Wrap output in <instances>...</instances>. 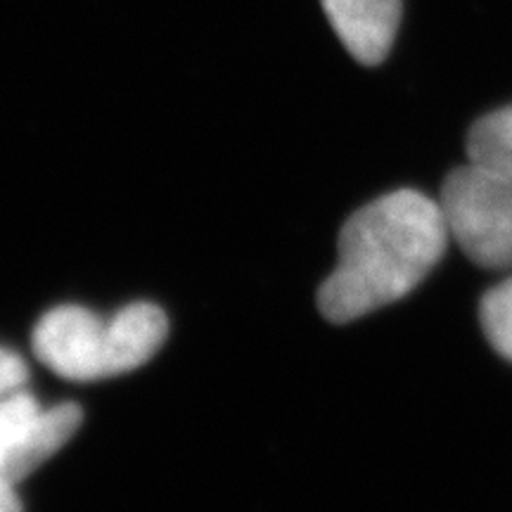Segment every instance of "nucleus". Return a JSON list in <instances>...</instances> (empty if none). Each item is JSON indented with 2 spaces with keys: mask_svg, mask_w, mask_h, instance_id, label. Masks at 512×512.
Listing matches in <instances>:
<instances>
[{
  "mask_svg": "<svg viewBox=\"0 0 512 512\" xmlns=\"http://www.w3.org/2000/svg\"><path fill=\"white\" fill-rule=\"evenodd\" d=\"M29 368L24 358L12 349L0 347V399L27 387Z\"/></svg>",
  "mask_w": 512,
  "mask_h": 512,
  "instance_id": "6e6552de",
  "label": "nucleus"
},
{
  "mask_svg": "<svg viewBox=\"0 0 512 512\" xmlns=\"http://www.w3.org/2000/svg\"><path fill=\"white\" fill-rule=\"evenodd\" d=\"M0 512H22V503L15 494V484L0 479Z\"/></svg>",
  "mask_w": 512,
  "mask_h": 512,
  "instance_id": "1a4fd4ad",
  "label": "nucleus"
},
{
  "mask_svg": "<svg viewBox=\"0 0 512 512\" xmlns=\"http://www.w3.org/2000/svg\"><path fill=\"white\" fill-rule=\"evenodd\" d=\"M166 335L169 320L157 304H128L114 316L69 304L38 320L31 347L55 375L91 382L145 366L162 349Z\"/></svg>",
  "mask_w": 512,
  "mask_h": 512,
  "instance_id": "f03ea898",
  "label": "nucleus"
},
{
  "mask_svg": "<svg viewBox=\"0 0 512 512\" xmlns=\"http://www.w3.org/2000/svg\"><path fill=\"white\" fill-rule=\"evenodd\" d=\"M332 29L351 57L380 64L394 46L401 22V0H320Z\"/></svg>",
  "mask_w": 512,
  "mask_h": 512,
  "instance_id": "39448f33",
  "label": "nucleus"
},
{
  "mask_svg": "<svg viewBox=\"0 0 512 512\" xmlns=\"http://www.w3.org/2000/svg\"><path fill=\"white\" fill-rule=\"evenodd\" d=\"M448 230L439 202L394 190L358 209L339 233V261L318 290L330 323H351L413 292L444 256Z\"/></svg>",
  "mask_w": 512,
  "mask_h": 512,
  "instance_id": "f257e3e1",
  "label": "nucleus"
},
{
  "mask_svg": "<svg viewBox=\"0 0 512 512\" xmlns=\"http://www.w3.org/2000/svg\"><path fill=\"white\" fill-rule=\"evenodd\" d=\"M479 320L491 347L512 361V278L484 294Z\"/></svg>",
  "mask_w": 512,
  "mask_h": 512,
  "instance_id": "0eeeda50",
  "label": "nucleus"
},
{
  "mask_svg": "<svg viewBox=\"0 0 512 512\" xmlns=\"http://www.w3.org/2000/svg\"><path fill=\"white\" fill-rule=\"evenodd\" d=\"M83 422L81 406L67 401L43 408L27 387L0 399V479L19 484L53 458Z\"/></svg>",
  "mask_w": 512,
  "mask_h": 512,
  "instance_id": "20e7f679",
  "label": "nucleus"
},
{
  "mask_svg": "<svg viewBox=\"0 0 512 512\" xmlns=\"http://www.w3.org/2000/svg\"><path fill=\"white\" fill-rule=\"evenodd\" d=\"M439 209L446 230L484 268L512 266V181L475 162L451 171Z\"/></svg>",
  "mask_w": 512,
  "mask_h": 512,
  "instance_id": "7ed1b4c3",
  "label": "nucleus"
},
{
  "mask_svg": "<svg viewBox=\"0 0 512 512\" xmlns=\"http://www.w3.org/2000/svg\"><path fill=\"white\" fill-rule=\"evenodd\" d=\"M470 162L512 181V105L486 114L467 138Z\"/></svg>",
  "mask_w": 512,
  "mask_h": 512,
  "instance_id": "423d86ee",
  "label": "nucleus"
}]
</instances>
